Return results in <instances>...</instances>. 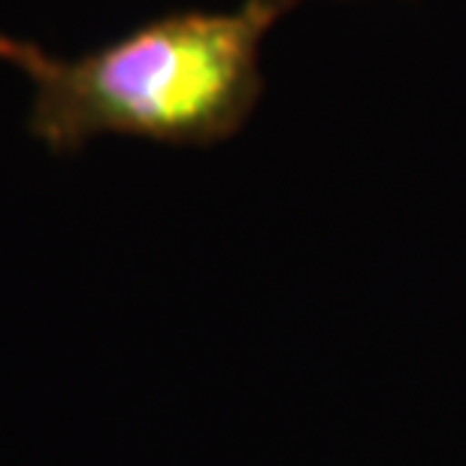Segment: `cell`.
<instances>
[{
	"label": "cell",
	"mask_w": 466,
	"mask_h": 466,
	"mask_svg": "<svg viewBox=\"0 0 466 466\" xmlns=\"http://www.w3.org/2000/svg\"><path fill=\"white\" fill-rule=\"evenodd\" d=\"M279 18L258 0L152 18L76 58L36 49L27 127L52 152L97 137L212 146L246 125L264 91L260 46Z\"/></svg>",
	"instance_id": "obj_1"
},
{
	"label": "cell",
	"mask_w": 466,
	"mask_h": 466,
	"mask_svg": "<svg viewBox=\"0 0 466 466\" xmlns=\"http://www.w3.org/2000/svg\"><path fill=\"white\" fill-rule=\"evenodd\" d=\"M34 52H36V46H31V43H18V40H9V36L0 34V58L9 61V64H15L18 70H25V67H27V61L34 58Z\"/></svg>",
	"instance_id": "obj_2"
},
{
	"label": "cell",
	"mask_w": 466,
	"mask_h": 466,
	"mask_svg": "<svg viewBox=\"0 0 466 466\" xmlns=\"http://www.w3.org/2000/svg\"><path fill=\"white\" fill-rule=\"evenodd\" d=\"M258 4H260V6H267V9H269V13H273L276 18H282V15L288 13V9L300 6V4H303V0H258Z\"/></svg>",
	"instance_id": "obj_3"
}]
</instances>
